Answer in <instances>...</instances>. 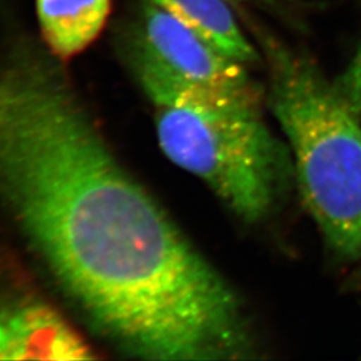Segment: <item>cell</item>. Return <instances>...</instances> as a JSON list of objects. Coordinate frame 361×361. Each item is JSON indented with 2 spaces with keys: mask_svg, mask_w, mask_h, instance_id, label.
I'll return each instance as SVG.
<instances>
[{
  "mask_svg": "<svg viewBox=\"0 0 361 361\" xmlns=\"http://www.w3.org/2000/svg\"><path fill=\"white\" fill-rule=\"evenodd\" d=\"M0 209L89 322L145 360H241L256 340L231 285L131 177L65 75L0 61Z\"/></svg>",
  "mask_w": 361,
  "mask_h": 361,
  "instance_id": "6da1fadb",
  "label": "cell"
},
{
  "mask_svg": "<svg viewBox=\"0 0 361 361\" xmlns=\"http://www.w3.org/2000/svg\"><path fill=\"white\" fill-rule=\"evenodd\" d=\"M135 75L153 104L164 154L205 182L238 219L256 224L271 216L295 166L262 119L261 90L204 86L154 71Z\"/></svg>",
  "mask_w": 361,
  "mask_h": 361,
  "instance_id": "7a4b0ae2",
  "label": "cell"
},
{
  "mask_svg": "<svg viewBox=\"0 0 361 361\" xmlns=\"http://www.w3.org/2000/svg\"><path fill=\"white\" fill-rule=\"evenodd\" d=\"M268 70V104L289 145L302 201L341 258H361L360 113L297 50L244 13Z\"/></svg>",
  "mask_w": 361,
  "mask_h": 361,
  "instance_id": "3957f363",
  "label": "cell"
},
{
  "mask_svg": "<svg viewBox=\"0 0 361 361\" xmlns=\"http://www.w3.org/2000/svg\"><path fill=\"white\" fill-rule=\"evenodd\" d=\"M133 67L185 82L231 90H256L245 65L217 51L168 11L145 0L133 42Z\"/></svg>",
  "mask_w": 361,
  "mask_h": 361,
  "instance_id": "277c9868",
  "label": "cell"
},
{
  "mask_svg": "<svg viewBox=\"0 0 361 361\" xmlns=\"http://www.w3.org/2000/svg\"><path fill=\"white\" fill-rule=\"evenodd\" d=\"M89 344L56 310L37 301L0 304V360H89Z\"/></svg>",
  "mask_w": 361,
  "mask_h": 361,
  "instance_id": "5b68a950",
  "label": "cell"
},
{
  "mask_svg": "<svg viewBox=\"0 0 361 361\" xmlns=\"http://www.w3.org/2000/svg\"><path fill=\"white\" fill-rule=\"evenodd\" d=\"M111 0H37L43 39L54 56L68 59L102 32Z\"/></svg>",
  "mask_w": 361,
  "mask_h": 361,
  "instance_id": "8992f818",
  "label": "cell"
},
{
  "mask_svg": "<svg viewBox=\"0 0 361 361\" xmlns=\"http://www.w3.org/2000/svg\"><path fill=\"white\" fill-rule=\"evenodd\" d=\"M217 51L243 65L262 62L257 44L238 25L228 0H152Z\"/></svg>",
  "mask_w": 361,
  "mask_h": 361,
  "instance_id": "52a82bcc",
  "label": "cell"
},
{
  "mask_svg": "<svg viewBox=\"0 0 361 361\" xmlns=\"http://www.w3.org/2000/svg\"><path fill=\"white\" fill-rule=\"evenodd\" d=\"M336 83L361 114V43L348 67L337 78Z\"/></svg>",
  "mask_w": 361,
  "mask_h": 361,
  "instance_id": "ba28073f",
  "label": "cell"
},
{
  "mask_svg": "<svg viewBox=\"0 0 361 361\" xmlns=\"http://www.w3.org/2000/svg\"><path fill=\"white\" fill-rule=\"evenodd\" d=\"M235 4H257L262 7H269L281 13H290L296 10L298 0H228Z\"/></svg>",
  "mask_w": 361,
  "mask_h": 361,
  "instance_id": "9c48e42d",
  "label": "cell"
}]
</instances>
